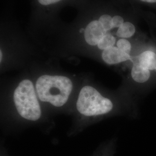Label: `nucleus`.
Here are the masks:
<instances>
[{
    "label": "nucleus",
    "mask_w": 156,
    "mask_h": 156,
    "mask_svg": "<svg viewBox=\"0 0 156 156\" xmlns=\"http://www.w3.org/2000/svg\"><path fill=\"white\" fill-rule=\"evenodd\" d=\"M117 47L119 49L128 55H129L131 52V43L127 39L121 38L119 39L117 42Z\"/></svg>",
    "instance_id": "10"
},
{
    "label": "nucleus",
    "mask_w": 156,
    "mask_h": 156,
    "mask_svg": "<svg viewBox=\"0 0 156 156\" xmlns=\"http://www.w3.org/2000/svg\"><path fill=\"white\" fill-rule=\"evenodd\" d=\"M115 28H113L111 30L106 31V33L101 38L100 41L99 42V43L96 46L99 50H102L103 51L108 49H109L113 46H115V45L116 43V46H117V42H116V37H115L111 33L112 31Z\"/></svg>",
    "instance_id": "8"
},
{
    "label": "nucleus",
    "mask_w": 156,
    "mask_h": 156,
    "mask_svg": "<svg viewBox=\"0 0 156 156\" xmlns=\"http://www.w3.org/2000/svg\"><path fill=\"white\" fill-rule=\"evenodd\" d=\"M135 33V27L132 23L125 22L123 25L119 28L117 35L120 38L127 39L131 38Z\"/></svg>",
    "instance_id": "9"
},
{
    "label": "nucleus",
    "mask_w": 156,
    "mask_h": 156,
    "mask_svg": "<svg viewBox=\"0 0 156 156\" xmlns=\"http://www.w3.org/2000/svg\"><path fill=\"white\" fill-rule=\"evenodd\" d=\"M30 16L26 32L35 39L55 38L63 24L60 14L67 6L76 8L85 0H29Z\"/></svg>",
    "instance_id": "1"
},
{
    "label": "nucleus",
    "mask_w": 156,
    "mask_h": 156,
    "mask_svg": "<svg viewBox=\"0 0 156 156\" xmlns=\"http://www.w3.org/2000/svg\"><path fill=\"white\" fill-rule=\"evenodd\" d=\"M72 89L71 79L62 75H43L36 82V90L41 101L56 107L67 102Z\"/></svg>",
    "instance_id": "2"
},
{
    "label": "nucleus",
    "mask_w": 156,
    "mask_h": 156,
    "mask_svg": "<svg viewBox=\"0 0 156 156\" xmlns=\"http://www.w3.org/2000/svg\"><path fill=\"white\" fill-rule=\"evenodd\" d=\"M134 63H138L149 70H156V54L151 51H145L137 57Z\"/></svg>",
    "instance_id": "6"
},
{
    "label": "nucleus",
    "mask_w": 156,
    "mask_h": 156,
    "mask_svg": "<svg viewBox=\"0 0 156 156\" xmlns=\"http://www.w3.org/2000/svg\"><path fill=\"white\" fill-rule=\"evenodd\" d=\"M76 107L81 114L86 116H93L109 113L113 108V104L94 87L86 86L80 91Z\"/></svg>",
    "instance_id": "4"
},
{
    "label": "nucleus",
    "mask_w": 156,
    "mask_h": 156,
    "mask_svg": "<svg viewBox=\"0 0 156 156\" xmlns=\"http://www.w3.org/2000/svg\"><path fill=\"white\" fill-rule=\"evenodd\" d=\"M101 58L107 64L114 65L130 60L131 56L117 46H113L103 51L101 53Z\"/></svg>",
    "instance_id": "5"
},
{
    "label": "nucleus",
    "mask_w": 156,
    "mask_h": 156,
    "mask_svg": "<svg viewBox=\"0 0 156 156\" xmlns=\"http://www.w3.org/2000/svg\"><path fill=\"white\" fill-rule=\"evenodd\" d=\"M143 2H149V3H154L156 2V0H140Z\"/></svg>",
    "instance_id": "11"
},
{
    "label": "nucleus",
    "mask_w": 156,
    "mask_h": 156,
    "mask_svg": "<svg viewBox=\"0 0 156 156\" xmlns=\"http://www.w3.org/2000/svg\"><path fill=\"white\" fill-rule=\"evenodd\" d=\"M150 70L142 67L138 63H134L131 69V76L138 83H144L150 78Z\"/></svg>",
    "instance_id": "7"
},
{
    "label": "nucleus",
    "mask_w": 156,
    "mask_h": 156,
    "mask_svg": "<svg viewBox=\"0 0 156 156\" xmlns=\"http://www.w3.org/2000/svg\"><path fill=\"white\" fill-rule=\"evenodd\" d=\"M13 100L22 117L31 121H36L41 117V108L31 80L24 79L19 84L13 94Z\"/></svg>",
    "instance_id": "3"
}]
</instances>
